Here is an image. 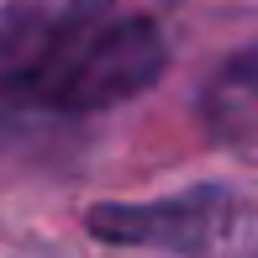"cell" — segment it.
I'll use <instances>...</instances> for the list:
<instances>
[{
	"instance_id": "1",
	"label": "cell",
	"mask_w": 258,
	"mask_h": 258,
	"mask_svg": "<svg viewBox=\"0 0 258 258\" xmlns=\"http://www.w3.org/2000/svg\"><path fill=\"white\" fill-rule=\"evenodd\" d=\"M163 53V27L126 0L16 11L0 21V100L32 111H100L153 85Z\"/></svg>"
},
{
	"instance_id": "2",
	"label": "cell",
	"mask_w": 258,
	"mask_h": 258,
	"mask_svg": "<svg viewBox=\"0 0 258 258\" xmlns=\"http://www.w3.org/2000/svg\"><path fill=\"white\" fill-rule=\"evenodd\" d=\"M227 216V195L221 190H195L184 201H169V206H148V211H116V206H100L90 211V227L100 237H116V242H169V248H201L211 232L221 227Z\"/></svg>"
}]
</instances>
